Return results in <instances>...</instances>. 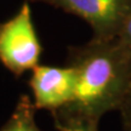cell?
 Wrapping results in <instances>:
<instances>
[{
    "instance_id": "1",
    "label": "cell",
    "mask_w": 131,
    "mask_h": 131,
    "mask_svg": "<svg viewBox=\"0 0 131 131\" xmlns=\"http://www.w3.org/2000/svg\"><path fill=\"white\" fill-rule=\"evenodd\" d=\"M68 64L77 73L74 97L53 118H75L98 123L112 111H119L131 90V57L118 37L92 38L72 47Z\"/></svg>"
},
{
    "instance_id": "2",
    "label": "cell",
    "mask_w": 131,
    "mask_h": 131,
    "mask_svg": "<svg viewBox=\"0 0 131 131\" xmlns=\"http://www.w3.org/2000/svg\"><path fill=\"white\" fill-rule=\"evenodd\" d=\"M41 44L28 1L10 19L0 23V62L16 77L33 70L40 61Z\"/></svg>"
},
{
    "instance_id": "3",
    "label": "cell",
    "mask_w": 131,
    "mask_h": 131,
    "mask_svg": "<svg viewBox=\"0 0 131 131\" xmlns=\"http://www.w3.org/2000/svg\"><path fill=\"white\" fill-rule=\"evenodd\" d=\"M46 4L84 19L95 38H115L131 10V0H49Z\"/></svg>"
},
{
    "instance_id": "4",
    "label": "cell",
    "mask_w": 131,
    "mask_h": 131,
    "mask_svg": "<svg viewBox=\"0 0 131 131\" xmlns=\"http://www.w3.org/2000/svg\"><path fill=\"white\" fill-rule=\"evenodd\" d=\"M30 89L35 109L53 114L64 109L74 97L77 73L72 66L53 67L38 64L32 70Z\"/></svg>"
},
{
    "instance_id": "5",
    "label": "cell",
    "mask_w": 131,
    "mask_h": 131,
    "mask_svg": "<svg viewBox=\"0 0 131 131\" xmlns=\"http://www.w3.org/2000/svg\"><path fill=\"white\" fill-rule=\"evenodd\" d=\"M34 113L35 107L33 100L27 95H23L0 131H41L37 125Z\"/></svg>"
},
{
    "instance_id": "6",
    "label": "cell",
    "mask_w": 131,
    "mask_h": 131,
    "mask_svg": "<svg viewBox=\"0 0 131 131\" xmlns=\"http://www.w3.org/2000/svg\"><path fill=\"white\" fill-rule=\"evenodd\" d=\"M58 131H98V123L75 118H53Z\"/></svg>"
},
{
    "instance_id": "7",
    "label": "cell",
    "mask_w": 131,
    "mask_h": 131,
    "mask_svg": "<svg viewBox=\"0 0 131 131\" xmlns=\"http://www.w3.org/2000/svg\"><path fill=\"white\" fill-rule=\"evenodd\" d=\"M118 38L120 39L123 45L126 47V50L129 51L131 57V10L129 15H127L125 22L123 23L122 29H120V32L118 34Z\"/></svg>"
},
{
    "instance_id": "8",
    "label": "cell",
    "mask_w": 131,
    "mask_h": 131,
    "mask_svg": "<svg viewBox=\"0 0 131 131\" xmlns=\"http://www.w3.org/2000/svg\"><path fill=\"white\" fill-rule=\"evenodd\" d=\"M119 112L122 114L124 127L127 131H131V90L129 92V95L126 96V98H125L123 106L119 109Z\"/></svg>"
},
{
    "instance_id": "9",
    "label": "cell",
    "mask_w": 131,
    "mask_h": 131,
    "mask_svg": "<svg viewBox=\"0 0 131 131\" xmlns=\"http://www.w3.org/2000/svg\"><path fill=\"white\" fill-rule=\"evenodd\" d=\"M32 1H42V3H47L49 0H32Z\"/></svg>"
}]
</instances>
